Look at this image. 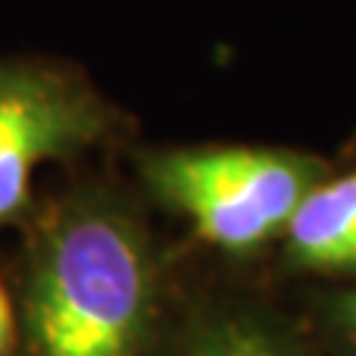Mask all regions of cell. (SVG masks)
I'll return each mask as SVG.
<instances>
[{"label":"cell","mask_w":356,"mask_h":356,"mask_svg":"<svg viewBox=\"0 0 356 356\" xmlns=\"http://www.w3.org/2000/svg\"><path fill=\"white\" fill-rule=\"evenodd\" d=\"M154 312V255L125 208L83 193L42 217L24 276V356H143Z\"/></svg>","instance_id":"1"},{"label":"cell","mask_w":356,"mask_h":356,"mask_svg":"<svg viewBox=\"0 0 356 356\" xmlns=\"http://www.w3.org/2000/svg\"><path fill=\"white\" fill-rule=\"evenodd\" d=\"M152 193L226 252H252L285 232L297 205L324 181V163L280 149H175L143 161Z\"/></svg>","instance_id":"2"},{"label":"cell","mask_w":356,"mask_h":356,"mask_svg":"<svg viewBox=\"0 0 356 356\" xmlns=\"http://www.w3.org/2000/svg\"><path fill=\"white\" fill-rule=\"evenodd\" d=\"M113 119L77 74L44 63L0 65V226L27 208L39 166L95 146Z\"/></svg>","instance_id":"3"},{"label":"cell","mask_w":356,"mask_h":356,"mask_svg":"<svg viewBox=\"0 0 356 356\" xmlns=\"http://www.w3.org/2000/svg\"><path fill=\"white\" fill-rule=\"evenodd\" d=\"M288 259L303 270L356 273V170L321 181L285 226Z\"/></svg>","instance_id":"4"},{"label":"cell","mask_w":356,"mask_h":356,"mask_svg":"<svg viewBox=\"0 0 356 356\" xmlns=\"http://www.w3.org/2000/svg\"><path fill=\"white\" fill-rule=\"evenodd\" d=\"M184 356H297L273 327L252 315H222L208 321L187 344Z\"/></svg>","instance_id":"5"},{"label":"cell","mask_w":356,"mask_h":356,"mask_svg":"<svg viewBox=\"0 0 356 356\" xmlns=\"http://www.w3.org/2000/svg\"><path fill=\"white\" fill-rule=\"evenodd\" d=\"M18 341V318L6 288L0 285V356H9Z\"/></svg>","instance_id":"6"},{"label":"cell","mask_w":356,"mask_h":356,"mask_svg":"<svg viewBox=\"0 0 356 356\" xmlns=\"http://www.w3.org/2000/svg\"><path fill=\"white\" fill-rule=\"evenodd\" d=\"M339 321H341V330L344 336L350 339V344L356 348V291L348 294L341 300V309H339Z\"/></svg>","instance_id":"7"}]
</instances>
